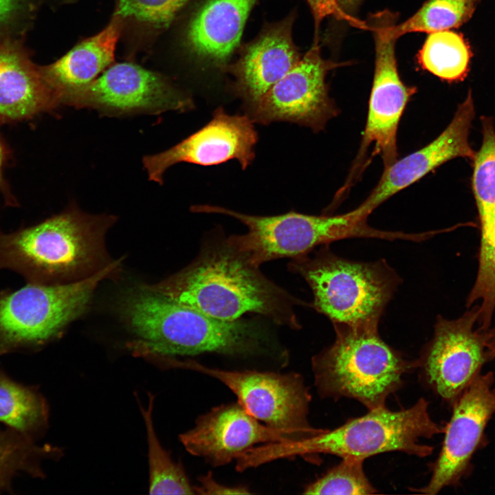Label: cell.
Segmentation results:
<instances>
[{"mask_svg": "<svg viewBox=\"0 0 495 495\" xmlns=\"http://www.w3.org/2000/svg\"><path fill=\"white\" fill-rule=\"evenodd\" d=\"M173 367L190 369L219 381L237 397L253 417L281 432L288 441L305 439L326 430L308 420L311 395L302 376L255 370L229 371L204 365L193 360L170 358Z\"/></svg>", "mask_w": 495, "mask_h": 495, "instance_id": "obj_9", "label": "cell"}, {"mask_svg": "<svg viewBox=\"0 0 495 495\" xmlns=\"http://www.w3.org/2000/svg\"><path fill=\"white\" fill-rule=\"evenodd\" d=\"M148 288L222 320L261 314L299 329L295 306L305 303L265 277L247 252L220 232L206 236L197 258L183 270Z\"/></svg>", "mask_w": 495, "mask_h": 495, "instance_id": "obj_1", "label": "cell"}, {"mask_svg": "<svg viewBox=\"0 0 495 495\" xmlns=\"http://www.w3.org/2000/svg\"><path fill=\"white\" fill-rule=\"evenodd\" d=\"M185 449L214 467L236 459L259 443L288 441L283 433L250 414L239 402L212 408L179 435Z\"/></svg>", "mask_w": 495, "mask_h": 495, "instance_id": "obj_16", "label": "cell"}, {"mask_svg": "<svg viewBox=\"0 0 495 495\" xmlns=\"http://www.w3.org/2000/svg\"><path fill=\"white\" fill-rule=\"evenodd\" d=\"M364 459L345 456L324 475L307 485L305 494L362 495L377 493L364 471Z\"/></svg>", "mask_w": 495, "mask_h": 495, "instance_id": "obj_29", "label": "cell"}, {"mask_svg": "<svg viewBox=\"0 0 495 495\" xmlns=\"http://www.w3.org/2000/svg\"><path fill=\"white\" fill-rule=\"evenodd\" d=\"M190 0H116L113 16L154 35L168 28Z\"/></svg>", "mask_w": 495, "mask_h": 495, "instance_id": "obj_27", "label": "cell"}, {"mask_svg": "<svg viewBox=\"0 0 495 495\" xmlns=\"http://www.w3.org/2000/svg\"><path fill=\"white\" fill-rule=\"evenodd\" d=\"M474 116L470 91L460 104L443 131L424 147L397 160L384 169L375 188L361 205L371 212L384 201L415 183L445 162L456 157L473 160L475 153L469 143V133Z\"/></svg>", "mask_w": 495, "mask_h": 495, "instance_id": "obj_17", "label": "cell"}, {"mask_svg": "<svg viewBox=\"0 0 495 495\" xmlns=\"http://www.w3.org/2000/svg\"><path fill=\"white\" fill-rule=\"evenodd\" d=\"M60 104L109 116L183 112L194 105L166 77L129 62L113 63L90 83L64 93Z\"/></svg>", "mask_w": 495, "mask_h": 495, "instance_id": "obj_11", "label": "cell"}, {"mask_svg": "<svg viewBox=\"0 0 495 495\" xmlns=\"http://www.w3.org/2000/svg\"><path fill=\"white\" fill-rule=\"evenodd\" d=\"M121 313L137 340L131 349L146 356L173 358L217 353L233 358L271 356L284 363L287 352L276 346L255 322L217 319L181 304L146 285L126 294Z\"/></svg>", "mask_w": 495, "mask_h": 495, "instance_id": "obj_2", "label": "cell"}, {"mask_svg": "<svg viewBox=\"0 0 495 495\" xmlns=\"http://www.w3.org/2000/svg\"><path fill=\"white\" fill-rule=\"evenodd\" d=\"M289 270L300 274L311 289L312 307L333 324H377L401 283L384 259L349 260L324 245L313 256L292 258Z\"/></svg>", "mask_w": 495, "mask_h": 495, "instance_id": "obj_6", "label": "cell"}, {"mask_svg": "<svg viewBox=\"0 0 495 495\" xmlns=\"http://www.w3.org/2000/svg\"><path fill=\"white\" fill-rule=\"evenodd\" d=\"M257 0H206L187 25L186 43L199 57L225 62L238 47Z\"/></svg>", "mask_w": 495, "mask_h": 495, "instance_id": "obj_20", "label": "cell"}, {"mask_svg": "<svg viewBox=\"0 0 495 495\" xmlns=\"http://www.w3.org/2000/svg\"><path fill=\"white\" fill-rule=\"evenodd\" d=\"M292 18L270 25L247 46L234 67L235 89L248 109L300 59L292 36Z\"/></svg>", "mask_w": 495, "mask_h": 495, "instance_id": "obj_18", "label": "cell"}, {"mask_svg": "<svg viewBox=\"0 0 495 495\" xmlns=\"http://www.w3.org/2000/svg\"><path fill=\"white\" fill-rule=\"evenodd\" d=\"M148 408L140 405L146 428L148 448L149 493L151 494H195L194 486L181 463L175 462L161 446L154 430L152 409L155 397L149 393Z\"/></svg>", "mask_w": 495, "mask_h": 495, "instance_id": "obj_24", "label": "cell"}, {"mask_svg": "<svg viewBox=\"0 0 495 495\" xmlns=\"http://www.w3.org/2000/svg\"><path fill=\"white\" fill-rule=\"evenodd\" d=\"M257 142L248 115H230L219 107L197 131L163 152L144 156L142 162L149 180L160 184L166 170L180 162L212 166L235 160L245 170L255 157Z\"/></svg>", "mask_w": 495, "mask_h": 495, "instance_id": "obj_14", "label": "cell"}, {"mask_svg": "<svg viewBox=\"0 0 495 495\" xmlns=\"http://www.w3.org/2000/svg\"><path fill=\"white\" fill-rule=\"evenodd\" d=\"M60 104L56 91L16 44L0 41V116L20 120Z\"/></svg>", "mask_w": 495, "mask_h": 495, "instance_id": "obj_19", "label": "cell"}, {"mask_svg": "<svg viewBox=\"0 0 495 495\" xmlns=\"http://www.w3.org/2000/svg\"><path fill=\"white\" fill-rule=\"evenodd\" d=\"M333 325V343L311 360L318 393L352 398L368 410L384 407L413 363L382 339L377 324Z\"/></svg>", "mask_w": 495, "mask_h": 495, "instance_id": "obj_4", "label": "cell"}, {"mask_svg": "<svg viewBox=\"0 0 495 495\" xmlns=\"http://www.w3.org/2000/svg\"><path fill=\"white\" fill-rule=\"evenodd\" d=\"M199 210L228 215L243 223L248 229L246 234L230 236L258 266L274 259L306 254L318 245L343 239L391 240L393 237V232L370 227L366 221L371 213L360 206L345 214L320 216L293 211L275 216H256L210 205H200Z\"/></svg>", "mask_w": 495, "mask_h": 495, "instance_id": "obj_7", "label": "cell"}, {"mask_svg": "<svg viewBox=\"0 0 495 495\" xmlns=\"http://www.w3.org/2000/svg\"><path fill=\"white\" fill-rule=\"evenodd\" d=\"M199 485L194 486L195 494L204 495L249 494H252L246 485L228 486L217 482L211 472L199 478Z\"/></svg>", "mask_w": 495, "mask_h": 495, "instance_id": "obj_32", "label": "cell"}, {"mask_svg": "<svg viewBox=\"0 0 495 495\" xmlns=\"http://www.w3.org/2000/svg\"><path fill=\"white\" fill-rule=\"evenodd\" d=\"M333 67L322 58L316 41L302 58L248 109V116L254 122H289L320 131L338 113L325 82Z\"/></svg>", "mask_w": 495, "mask_h": 495, "instance_id": "obj_13", "label": "cell"}, {"mask_svg": "<svg viewBox=\"0 0 495 495\" xmlns=\"http://www.w3.org/2000/svg\"><path fill=\"white\" fill-rule=\"evenodd\" d=\"M478 0H428L412 16L391 26L397 39L412 32L430 33L457 28L472 16Z\"/></svg>", "mask_w": 495, "mask_h": 495, "instance_id": "obj_25", "label": "cell"}, {"mask_svg": "<svg viewBox=\"0 0 495 495\" xmlns=\"http://www.w3.org/2000/svg\"><path fill=\"white\" fill-rule=\"evenodd\" d=\"M483 142L473 159V190L479 217L495 208V127L483 118Z\"/></svg>", "mask_w": 495, "mask_h": 495, "instance_id": "obj_30", "label": "cell"}, {"mask_svg": "<svg viewBox=\"0 0 495 495\" xmlns=\"http://www.w3.org/2000/svg\"><path fill=\"white\" fill-rule=\"evenodd\" d=\"M54 451L34 445L23 434L0 431V492L9 487L17 473L40 476V461Z\"/></svg>", "mask_w": 495, "mask_h": 495, "instance_id": "obj_28", "label": "cell"}, {"mask_svg": "<svg viewBox=\"0 0 495 495\" xmlns=\"http://www.w3.org/2000/svg\"><path fill=\"white\" fill-rule=\"evenodd\" d=\"M115 217L71 208L36 226L0 233V268L35 280L76 277L92 270L103 256V238Z\"/></svg>", "mask_w": 495, "mask_h": 495, "instance_id": "obj_5", "label": "cell"}, {"mask_svg": "<svg viewBox=\"0 0 495 495\" xmlns=\"http://www.w3.org/2000/svg\"><path fill=\"white\" fill-rule=\"evenodd\" d=\"M3 162V151L0 142V190L5 192L6 183L3 177L2 166Z\"/></svg>", "mask_w": 495, "mask_h": 495, "instance_id": "obj_35", "label": "cell"}, {"mask_svg": "<svg viewBox=\"0 0 495 495\" xmlns=\"http://www.w3.org/2000/svg\"><path fill=\"white\" fill-rule=\"evenodd\" d=\"M339 1L346 4V3H352L353 1H355L356 0H339Z\"/></svg>", "mask_w": 495, "mask_h": 495, "instance_id": "obj_36", "label": "cell"}, {"mask_svg": "<svg viewBox=\"0 0 495 495\" xmlns=\"http://www.w3.org/2000/svg\"><path fill=\"white\" fill-rule=\"evenodd\" d=\"M17 0H0V23L6 21L15 10Z\"/></svg>", "mask_w": 495, "mask_h": 495, "instance_id": "obj_33", "label": "cell"}, {"mask_svg": "<svg viewBox=\"0 0 495 495\" xmlns=\"http://www.w3.org/2000/svg\"><path fill=\"white\" fill-rule=\"evenodd\" d=\"M481 238L478 270L475 284L468 300L470 306L477 300L479 305L478 330L490 328L495 309V208L480 217Z\"/></svg>", "mask_w": 495, "mask_h": 495, "instance_id": "obj_26", "label": "cell"}, {"mask_svg": "<svg viewBox=\"0 0 495 495\" xmlns=\"http://www.w3.org/2000/svg\"><path fill=\"white\" fill-rule=\"evenodd\" d=\"M471 56L470 45L463 36L445 30L429 33L417 60L423 69L452 82L467 76Z\"/></svg>", "mask_w": 495, "mask_h": 495, "instance_id": "obj_22", "label": "cell"}, {"mask_svg": "<svg viewBox=\"0 0 495 495\" xmlns=\"http://www.w3.org/2000/svg\"><path fill=\"white\" fill-rule=\"evenodd\" d=\"M368 410L334 430L305 439L255 447L251 451L252 461L260 465L278 459L316 454L365 459L393 451L425 457L432 454L433 448L422 440L445 431V427L430 417L428 402L424 398L403 410H390L384 406Z\"/></svg>", "mask_w": 495, "mask_h": 495, "instance_id": "obj_3", "label": "cell"}, {"mask_svg": "<svg viewBox=\"0 0 495 495\" xmlns=\"http://www.w3.org/2000/svg\"><path fill=\"white\" fill-rule=\"evenodd\" d=\"M122 30V23L113 16L100 32L82 40L54 63L40 67L59 98L64 93L90 83L114 63Z\"/></svg>", "mask_w": 495, "mask_h": 495, "instance_id": "obj_21", "label": "cell"}, {"mask_svg": "<svg viewBox=\"0 0 495 495\" xmlns=\"http://www.w3.org/2000/svg\"><path fill=\"white\" fill-rule=\"evenodd\" d=\"M486 347L492 358L495 357V327L481 331Z\"/></svg>", "mask_w": 495, "mask_h": 495, "instance_id": "obj_34", "label": "cell"}, {"mask_svg": "<svg viewBox=\"0 0 495 495\" xmlns=\"http://www.w3.org/2000/svg\"><path fill=\"white\" fill-rule=\"evenodd\" d=\"M120 260L65 284H29L0 300V348L43 343L86 309L100 282Z\"/></svg>", "mask_w": 495, "mask_h": 495, "instance_id": "obj_8", "label": "cell"}, {"mask_svg": "<svg viewBox=\"0 0 495 495\" xmlns=\"http://www.w3.org/2000/svg\"><path fill=\"white\" fill-rule=\"evenodd\" d=\"M48 409L36 391L0 373V421L23 435L43 429Z\"/></svg>", "mask_w": 495, "mask_h": 495, "instance_id": "obj_23", "label": "cell"}, {"mask_svg": "<svg viewBox=\"0 0 495 495\" xmlns=\"http://www.w3.org/2000/svg\"><path fill=\"white\" fill-rule=\"evenodd\" d=\"M392 16L386 13L375 17L371 30L375 45V70L365 128L349 177L340 188L346 192L366 166V154L381 157L384 168L398 157L397 134L400 119L416 88L406 86L399 75L395 56L397 38L391 33Z\"/></svg>", "mask_w": 495, "mask_h": 495, "instance_id": "obj_10", "label": "cell"}, {"mask_svg": "<svg viewBox=\"0 0 495 495\" xmlns=\"http://www.w3.org/2000/svg\"><path fill=\"white\" fill-rule=\"evenodd\" d=\"M494 384L492 373L479 374L452 404V415L445 427L444 441L430 480L417 492L435 494L457 484L468 472L485 428L495 412Z\"/></svg>", "mask_w": 495, "mask_h": 495, "instance_id": "obj_15", "label": "cell"}, {"mask_svg": "<svg viewBox=\"0 0 495 495\" xmlns=\"http://www.w3.org/2000/svg\"><path fill=\"white\" fill-rule=\"evenodd\" d=\"M478 316L476 305L457 319L439 316L418 363L430 387L452 404L492 359L482 332L474 329Z\"/></svg>", "mask_w": 495, "mask_h": 495, "instance_id": "obj_12", "label": "cell"}, {"mask_svg": "<svg viewBox=\"0 0 495 495\" xmlns=\"http://www.w3.org/2000/svg\"><path fill=\"white\" fill-rule=\"evenodd\" d=\"M307 1L312 12L316 29L324 18L334 16L338 19L346 21L355 27L370 30V25H367L365 22L346 13L341 8L338 0Z\"/></svg>", "mask_w": 495, "mask_h": 495, "instance_id": "obj_31", "label": "cell"}]
</instances>
